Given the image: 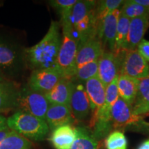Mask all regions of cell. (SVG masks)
<instances>
[{
	"label": "cell",
	"mask_w": 149,
	"mask_h": 149,
	"mask_svg": "<svg viewBox=\"0 0 149 149\" xmlns=\"http://www.w3.org/2000/svg\"><path fill=\"white\" fill-rule=\"evenodd\" d=\"M59 24L52 21L48 32L32 47L24 50L26 64L34 69L56 68L61 37Z\"/></svg>",
	"instance_id": "obj_1"
},
{
	"label": "cell",
	"mask_w": 149,
	"mask_h": 149,
	"mask_svg": "<svg viewBox=\"0 0 149 149\" xmlns=\"http://www.w3.org/2000/svg\"><path fill=\"white\" fill-rule=\"evenodd\" d=\"M62 37L56 68L64 79L72 80L75 72V61L78 51V41L74 33L70 17H61Z\"/></svg>",
	"instance_id": "obj_2"
},
{
	"label": "cell",
	"mask_w": 149,
	"mask_h": 149,
	"mask_svg": "<svg viewBox=\"0 0 149 149\" xmlns=\"http://www.w3.org/2000/svg\"><path fill=\"white\" fill-rule=\"evenodd\" d=\"M6 124L10 130L35 141L43 140L50 129L45 120L19 111L9 117Z\"/></svg>",
	"instance_id": "obj_3"
},
{
	"label": "cell",
	"mask_w": 149,
	"mask_h": 149,
	"mask_svg": "<svg viewBox=\"0 0 149 149\" xmlns=\"http://www.w3.org/2000/svg\"><path fill=\"white\" fill-rule=\"evenodd\" d=\"M26 64L24 50L0 37V72L6 79L16 77Z\"/></svg>",
	"instance_id": "obj_4"
},
{
	"label": "cell",
	"mask_w": 149,
	"mask_h": 149,
	"mask_svg": "<svg viewBox=\"0 0 149 149\" xmlns=\"http://www.w3.org/2000/svg\"><path fill=\"white\" fill-rule=\"evenodd\" d=\"M50 103L44 93L31 89L28 86L17 91L15 109L45 120Z\"/></svg>",
	"instance_id": "obj_5"
},
{
	"label": "cell",
	"mask_w": 149,
	"mask_h": 149,
	"mask_svg": "<svg viewBox=\"0 0 149 149\" xmlns=\"http://www.w3.org/2000/svg\"><path fill=\"white\" fill-rule=\"evenodd\" d=\"M120 74L141 79L149 76V64L137 49L122 53Z\"/></svg>",
	"instance_id": "obj_6"
},
{
	"label": "cell",
	"mask_w": 149,
	"mask_h": 149,
	"mask_svg": "<svg viewBox=\"0 0 149 149\" xmlns=\"http://www.w3.org/2000/svg\"><path fill=\"white\" fill-rule=\"evenodd\" d=\"M63 78L62 74L57 68L35 69L29 79V87L33 91L46 94Z\"/></svg>",
	"instance_id": "obj_7"
},
{
	"label": "cell",
	"mask_w": 149,
	"mask_h": 149,
	"mask_svg": "<svg viewBox=\"0 0 149 149\" xmlns=\"http://www.w3.org/2000/svg\"><path fill=\"white\" fill-rule=\"evenodd\" d=\"M143 116L135 114L133 107L119 97L111 109V121L113 129L120 130L141 122Z\"/></svg>",
	"instance_id": "obj_8"
},
{
	"label": "cell",
	"mask_w": 149,
	"mask_h": 149,
	"mask_svg": "<svg viewBox=\"0 0 149 149\" xmlns=\"http://www.w3.org/2000/svg\"><path fill=\"white\" fill-rule=\"evenodd\" d=\"M122 55L104 51L99 59L97 77L106 88L120 74Z\"/></svg>",
	"instance_id": "obj_9"
},
{
	"label": "cell",
	"mask_w": 149,
	"mask_h": 149,
	"mask_svg": "<svg viewBox=\"0 0 149 149\" xmlns=\"http://www.w3.org/2000/svg\"><path fill=\"white\" fill-rule=\"evenodd\" d=\"M69 107L74 120L77 121L86 120L92 113L90 100L81 83L73 81Z\"/></svg>",
	"instance_id": "obj_10"
},
{
	"label": "cell",
	"mask_w": 149,
	"mask_h": 149,
	"mask_svg": "<svg viewBox=\"0 0 149 149\" xmlns=\"http://www.w3.org/2000/svg\"><path fill=\"white\" fill-rule=\"evenodd\" d=\"M104 51L102 40L97 37L91 38L78 46L75 61L76 69L88 63L98 61Z\"/></svg>",
	"instance_id": "obj_11"
},
{
	"label": "cell",
	"mask_w": 149,
	"mask_h": 149,
	"mask_svg": "<svg viewBox=\"0 0 149 149\" xmlns=\"http://www.w3.org/2000/svg\"><path fill=\"white\" fill-rule=\"evenodd\" d=\"M149 27V15L130 20L126 51L137 49Z\"/></svg>",
	"instance_id": "obj_12"
},
{
	"label": "cell",
	"mask_w": 149,
	"mask_h": 149,
	"mask_svg": "<svg viewBox=\"0 0 149 149\" xmlns=\"http://www.w3.org/2000/svg\"><path fill=\"white\" fill-rule=\"evenodd\" d=\"M73 120L70 107L60 104H50L45 118L49 128L53 130L59 126L70 124Z\"/></svg>",
	"instance_id": "obj_13"
},
{
	"label": "cell",
	"mask_w": 149,
	"mask_h": 149,
	"mask_svg": "<svg viewBox=\"0 0 149 149\" xmlns=\"http://www.w3.org/2000/svg\"><path fill=\"white\" fill-rule=\"evenodd\" d=\"M120 15V10L117 9L109 13L104 19L102 34V42L104 51L105 48H107L110 52L114 53L117 24Z\"/></svg>",
	"instance_id": "obj_14"
},
{
	"label": "cell",
	"mask_w": 149,
	"mask_h": 149,
	"mask_svg": "<svg viewBox=\"0 0 149 149\" xmlns=\"http://www.w3.org/2000/svg\"><path fill=\"white\" fill-rule=\"evenodd\" d=\"M84 87L90 100L92 113L101 109L105 103L106 87L97 75L87 80Z\"/></svg>",
	"instance_id": "obj_15"
},
{
	"label": "cell",
	"mask_w": 149,
	"mask_h": 149,
	"mask_svg": "<svg viewBox=\"0 0 149 149\" xmlns=\"http://www.w3.org/2000/svg\"><path fill=\"white\" fill-rule=\"evenodd\" d=\"M73 81L63 78L45 96L50 104H60L69 107Z\"/></svg>",
	"instance_id": "obj_16"
},
{
	"label": "cell",
	"mask_w": 149,
	"mask_h": 149,
	"mask_svg": "<svg viewBox=\"0 0 149 149\" xmlns=\"http://www.w3.org/2000/svg\"><path fill=\"white\" fill-rule=\"evenodd\" d=\"M75 138L76 128L66 124L54 129L50 141L55 149H70Z\"/></svg>",
	"instance_id": "obj_17"
},
{
	"label": "cell",
	"mask_w": 149,
	"mask_h": 149,
	"mask_svg": "<svg viewBox=\"0 0 149 149\" xmlns=\"http://www.w3.org/2000/svg\"><path fill=\"white\" fill-rule=\"evenodd\" d=\"M139 79L119 74L118 86L119 97L122 98L128 105L133 107L138 91Z\"/></svg>",
	"instance_id": "obj_18"
},
{
	"label": "cell",
	"mask_w": 149,
	"mask_h": 149,
	"mask_svg": "<svg viewBox=\"0 0 149 149\" xmlns=\"http://www.w3.org/2000/svg\"><path fill=\"white\" fill-rule=\"evenodd\" d=\"M124 1L122 0H103L97 1L95 6V16L97 26V37L102 40L104 20L108 15L117 9H120Z\"/></svg>",
	"instance_id": "obj_19"
},
{
	"label": "cell",
	"mask_w": 149,
	"mask_h": 149,
	"mask_svg": "<svg viewBox=\"0 0 149 149\" xmlns=\"http://www.w3.org/2000/svg\"><path fill=\"white\" fill-rule=\"evenodd\" d=\"M133 110L135 114L140 116L149 114V76L139 79L138 91Z\"/></svg>",
	"instance_id": "obj_20"
},
{
	"label": "cell",
	"mask_w": 149,
	"mask_h": 149,
	"mask_svg": "<svg viewBox=\"0 0 149 149\" xmlns=\"http://www.w3.org/2000/svg\"><path fill=\"white\" fill-rule=\"evenodd\" d=\"M17 91L12 82L6 81L0 83V113L15 109Z\"/></svg>",
	"instance_id": "obj_21"
},
{
	"label": "cell",
	"mask_w": 149,
	"mask_h": 149,
	"mask_svg": "<svg viewBox=\"0 0 149 149\" xmlns=\"http://www.w3.org/2000/svg\"><path fill=\"white\" fill-rule=\"evenodd\" d=\"M70 149H101V146L91 130L79 126L76 127V138Z\"/></svg>",
	"instance_id": "obj_22"
},
{
	"label": "cell",
	"mask_w": 149,
	"mask_h": 149,
	"mask_svg": "<svg viewBox=\"0 0 149 149\" xmlns=\"http://www.w3.org/2000/svg\"><path fill=\"white\" fill-rule=\"evenodd\" d=\"M129 24V19L120 14L117 24L116 39H115L114 53L116 55H121L126 51V43H127Z\"/></svg>",
	"instance_id": "obj_23"
},
{
	"label": "cell",
	"mask_w": 149,
	"mask_h": 149,
	"mask_svg": "<svg viewBox=\"0 0 149 149\" xmlns=\"http://www.w3.org/2000/svg\"><path fill=\"white\" fill-rule=\"evenodd\" d=\"M32 143L29 139L14 130H11L0 143V149H31Z\"/></svg>",
	"instance_id": "obj_24"
},
{
	"label": "cell",
	"mask_w": 149,
	"mask_h": 149,
	"mask_svg": "<svg viewBox=\"0 0 149 149\" xmlns=\"http://www.w3.org/2000/svg\"><path fill=\"white\" fill-rule=\"evenodd\" d=\"M97 1H90V0H83L77 1L72 8L70 21L72 26L81 21L84 17L88 15L91 10L95 8Z\"/></svg>",
	"instance_id": "obj_25"
},
{
	"label": "cell",
	"mask_w": 149,
	"mask_h": 149,
	"mask_svg": "<svg viewBox=\"0 0 149 149\" xmlns=\"http://www.w3.org/2000/svg\"><path fill=\"white\" fill-rule=\"evenodd\" d=\"M98 61H93L77 68L74 72L72 81L78 83L86 82L87 80L97 75Z\"/></svg>",
	"instance_id": "obj_26"
},
{
	"label": "cell",
	"mask_w": 149,
	"mask_h": 149,
	"mask_svg": "<svg viewBox=\"0 0 149 149\" xmlns=\"http://www.w3.org/2000/svg\"><path fill=\"white\" fill-rule=\"evenodd\" d=\"M120 10V14L126 17L130 20L149 15L148 8L135 3L133 0L124 1Z\"/></svg>",
	"instance_id": "obj_27"
},
{
	"label": "cell",
	"mask_w": 149,
	"mask_h": 149,
	"mask_svg": "<svg viewBox=\"0 0 149 149\" xmlns=\"http://www.w3.org/2000/svg\"><path fill=\"white\" fill-rule=\"evenodd\" d=\"M106 149H128V140L122 130L111 132L105 139Z\"/></svg>",
	"instance_id": "obj_28"
},
{
	"label": "cell",
	"mask_w": 149,
	"mask_h": 149,
	"mask_svg": "<svg viewBox=\"0 0 149 149\" xmlns=\"http://www.w3.org/2000/svg\"><path fill=\"white\" fill-rule=\"evenodd\" d=\"M77 0H53L49 3L60 14L61 17L71 15L72 10Z\"/></svg>",
	"instance_id": "obj_29"
},
{
	"label": "cell",
	"mask_w": 149,
	"mask_h": 149,
	"mask_svg": "<svg viewBox=\"0 0 149 149\" xmlns=\"http://www.w3.org/2000/svg\"><path fill=\"white\" fill-rule=\"evenodd\" d=\"M137 51L147 62H149V41L143 40L137 46Z\"/></svg>",
	"instance_id": "obj_30"
},
{
	"label": "cell",
	"mask_w": 149,
	"mask_h": 149,
	"mask_svg": "<svg viewBox=\"0 0 149 149\" xmlns=\"http://www.w3.org/2000/svg\"><path fill=\"white\" fill-rule=\"evenodd\" d=\"M11 130H10L9 128L0 130V143H1V141L8 135V134L10 133Z\"/></svg>",
	"instance_id": "obj_31"
},
{
	"label": "cell",
	"mask_w": 149,
	"mask_h": 149,
	"mask_svg": "<svg viewBox=\"0 0 149 149\" xmlns=\"http://www.w3.org/2000/svg\"><path fill=\"white\" fill-rule=\"evenodd\" d=\"M6 120L7 119L5 117L0 115V130L8 128L6 124Z\"/></svg>",
	"instance_id": "obj_32"
},
{
	"label": "cell",
	"mask_w": 149,
	"mask_h": 149,
	"mask_svg": "<svg viewBox=\"0 0 149 149\" xmlns=\"http://www.w3.org/2000/svg\"><path fill=\"white\" fill-rule=\"evenodd\" d=\"M133 1L137 4L145 7L149 10V0H133Z\"/></svg>",
	"instance_id": "obj_33"
},
{
	"label": "cell",
	"mask_w": 149,
	"mask_h": 149,
	"mask_svg": "<svg viewBox=\"0 0 149 149\" xmlns=\"http://www.w3.org/2000/svg\"><path fill=\"white\" fill-rule=\"evenodd\" d=\"M137 149H149V138L144 140L137 146Z\"/></svg>",
	"instance_id": "obj_34"
},
{
	"label": "cell",
	"mask_w": 149,
	"mask_h": 149,
	"mask_svg": "<svg viewBox=\"0 0 149 149\" xmlns=\"http://www.w3.org/2000/svg\"><path fill=\"white\" fill-rule=\"evenodd\" d=\"M7 81L6 79L3 77V74L1 73V72H0V83L3 82V81Z\"/></svg>",
	"instance_id": "obj_35"
},
{
	"label": "cell",
	"mask_w": 149,
	"mask_h": 149,
	"mask_svg": "<svg viewBox=\"0 0 149 149\" xmlns=\"http://www.w3.org/2000/svg\"></svg>",
	"instance_id": "obj_36"
}]
</instances>
